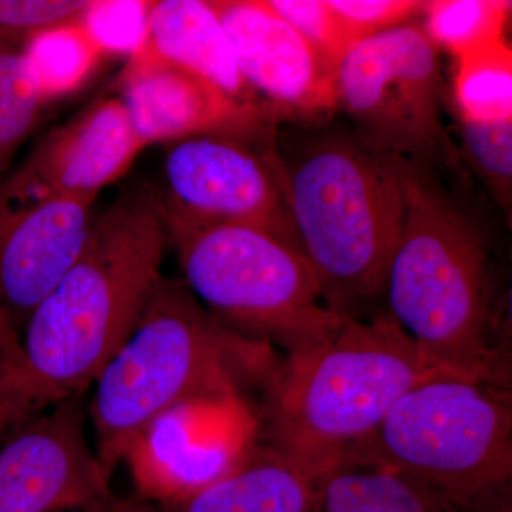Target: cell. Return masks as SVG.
I'll use <instances>...</instances> for the list:
<instances>
[{"instance_id":"d6986e66","label":"cell","mask_w":512,"mask_h":512,"mask_svg":"<svg viewBox=\"0 0 512 512\" xmlns=\"http://www.w3.org/2000/svg\"><path fill=\"white\" fill-rule=\"evenodd\" d=\"M511 2L498 0H439L427 3V36L437 49L456 59L505 40Z\"/></svg>"},{"instance_id":"5b68a950","label":"cell","mask_w":512,"mask_h":512,"mask_svg":"<svg viewBox=\"0 0 512 512\" xmlns=\"http://www.w3.org/2000/svg\"><path fill=\"white\" fill-rule=\"evenodd\" d=\"M255 343L224 328L183 281L163 276L90 387L87 410L103 467L113 476L178 406L231 393L239 360Z\"/></svg>"},{"instance_id":"484cf974","label":"cell","mask_w":512,"mask_h":512,"mask_svg":"<svg viewBox=\"0 0 512 512\" xmlns=\"http://www.w3.org/2000/svg\"><path fill=\"white\" fill-rule=\"evenodd\" d=\"M429 2L416 0H328L349 45L404 25L424 13Z\"/></svg>"},{"instance_id":"8992f818","label":"cell","mask_w":512,"mask_h":512,"mask_svg":"<svg viewBox=\"0 0 512 512\" xmlns=\"http://www.w3.org/2000/svg\"><path fill=\"white\" fill-rule=\"evenodd\" d=\"M167 231L185 286L235 335L291 350L342 320L323 305L308 259L264 229L167 222Z\"/></svg>"},{"instance_id":"9c48e42d","label":"cell","mask_w":512,"mask_h":512,"mask_svg":"<svg viewBox=\"0 0 512 512\" xmlns=\"http://www.w3.org/2000/svg\"><path fill=\"white\" fill-rule=\"evenodd\" d=\"M275 134H204L170 144L165 220L251 225L299 249Z\"/></svg>"},{"instance_id":"2e32d148","label":"cell","mask_w":512,"mask_h":512,"mask_svg":"<svg viewBox=\"0 0 512 512\" xmlns=\"http://www.w3.org/2000/svg\"><path fill=\"white\" fill-rule=\"evenodd\" d=\"M146 40L158 55L204 77L232 99L268 111L239 72L234 47L210 3H151Z\"/></svg>"},{"instance_id":"7402d4cb","label":"cell","mask_w":512,"mask_h":512,"mask_svg":"<svg viewBox=\"0 0 512 512\" xmlns=\"http://www.w3.org/2000/svg\"><path fill=\"white\" fill-rule=\"evenodd\" d=\"M463 151L505 212L512 200V119L478 121L460 117Z\"/></svg>"},{"instance_id":"8fae6325","label":"cell","mask_w":512,"mask_h":512,"mask_svg":"<svg viewBox=\"0 0 512 512\" xmlns=\"http://www.w3.org/2000/svg\"><path fill=\"white\" fill-rule=\"evenodd\" d=\"M144 147L120 97L96 101L49 134L0 187V214L50 198H97Z\"/></svg>"},{"instance_id":"3957f363","label":"cell","mask_w":512,"mask_h":512,"mask_svg":"<svg viewBox=\"0 0 512 512\" xmlns=\"http://www.w3.org/2000/svg\"><path fill=\"white\" fill-rule=\"evenodd\" d=\"M439 373L386 311L343 316L265 372L271 446L329 470L370 439L400 397Z\"/></svg>"},{"instance_id":"f1b7e54d","label":"cell","mask_w":512,"mask_h":512,"mask_svg":"<svg viewBox=\"0 0 512 512\" xmlns=\"http://www.w3.org/2000/svg\"><path fill=\"white\" fill-rule=\"evenodd\" d=\"M113 512H158V510L153 504L137 497L133 500H120Z\"/></svg>"},{"instance_id":"6da1fadb","label":"cell","mask_w":512,"mask_h":512,"mask_svg":"<svg viewBox=\"0 0 512 512\" xmlns=\"http://www.w3.org/2000/svg\"><path fill=\"white\" fill-rule=\"evenodd\" d=\"M167 244L163 200L146 184L94 218L79 258L26 319L18 367L0 377V430L89 392L163 278Z\"/></svg>"},{"instance_id":"f546056e","label":"cell","mask_w":512,"mask_h":512,"mask_svg":"<svg viewBox=\"0 0 512 512\" xmlns=\"http://www.w3.org/2000/svg\"><path fill=\"white\" fill-rule=\"evenodd\" d=\"M119 503V501H117ZM116 504L110 505V507H103V508H97V510L87 511V512H113L114 507H116Z\"/></svg>"},{"instance_id":"cb8c5ba5","label":"cell","mask_w":512,"mask_h":512,"mask_svg":"<svg viewBox=\"0 0 512 512\" xmlns=\"http://www.w3.org/2000/svg\"><path fill=\"white\" fill-rule=\"evenodd\" d=\"M265 3L335 72L350 45L328 0H265Z\"/></svg>"},{"instance_id":"e0dca14e","label":"cell","mask_w":512,"mask_h":512,"mask_svg":"<svg viewBox=\"0 0 512 512\" xmlns=\"http://www.w3.org/2000/svg\"><path fill=\"white\" fill-rule=\"evenodd\" d=\"M456 507L423 481L349 453L323 476L318 512H454Z\"/></svg>"},{"instance_id":"d4e9b609","label":"cell","mask_w":512,"mask_h":512,"mask_svg":"<svg viewBox=\"0 0 512 512\" xmlns=\"http://www.w3.org/2000/svg\"><path fill=\"white\" fill-rule=\"evenodd\" d=\"M150 2H92L82 25L103 53L136 52L147 35Z\"/></svg>"},{"instance_id":"ba28073f","label":"cell","mask_w":512,"mask_h":512,"mask_svg":"<svg viewBox=\"0 0 512 512\" xmlns=\"http://www.w3.org/2000/svg\"><path fill=\"white\" fill-rule=\"evenodd\" d=\"M336 106L372 153L433 170L458 158L441 116L440 52L426 30L404 23L353 43L333 72Z\"/></svg>"},{"instance_id":"7c38bea8","label":"cell","mask_w":512,"mask_h":512,"mask_svg":"<svg viewBox=\"0 0 512 512\" xmlns=\"http://www.w3.org/2000/svg\"><path fill=\"white\" fill-rule=\"evenodd\" d=\"M239 72L276 123H315L338 110L333 72L265 0H212Z\"/></svg>"},{"instance_id":"83f0119b","label":"cell","mask_w":512,"mask_h":512,"mask_svg":"<svg viewBox=\"0 0 512 512\" xmlns=\"http://www.w3.org/2000/svg\"><path fill=\"white\" fill-rule=\"evenodd\" d=\"M454 512H512V483L485 491L473 500L457 505Z\"/></svg>"},{"instance_id":"ffe728a7","label":"cell","mask_w":512,"mask_h":512,"mask_svg":"<svg viewBox=\"0 0 512 512\" xmlns=\"http://www.w3.org/2000/svg\"><path fill=\"white\" fill-rule=\"evenodd\" d=\"M45 101L25 49L0 43V173L35 126Z\"/></svg>"},{"instance_id":"4316f807","label":"cell","mask_w":512,"mask_h":512,"mask_svg":"<svg viewBox=\"0 0 512 512\" xmlns=\"http://www.w3.org/2000/svg\"><path fill=\"white\" fill-rule=\"evenodd\" d=\"M20 362V335L0 302V377L8 375Z\"/></svg>"},{"instance_id":"44dd1931","label":"cell","mask_w":512,"mask_h":512,"mask_svg":"<svg viewBox=\"0 0 512 512\" xmlns=\"http://www.w3.org/2000/svg\"><path fill=\"white\" fill-rule=\"evenodd\" d=\"M23 49L35 64L46 100L79 86L103 53L82 22L37 35Z\"/></svg>"},{"instance_id":"30bf717a","label":"cell","mask_w":512,"mask_h":512,"mask_svg":"<svg viewBox=\"0 0 512 512\" xmlns=\"http://www.w3.org/2000/svg\"><path fill=\"white\" fill-rule=\"evenodd\" d=\"M77 394L13 427L0 448V512H87L119 498L89 439Z\"/></svg>"},{"instance_id":"4fadbf2b","label":"cell","mask_w":512,"mask_h":512,"mask_svg":"<svg viewBox=\"0 0 512 512\" xmlns=\"http://www.w3.org/2000/svg\"><path fill=\"white\" fill-rule=\"evenodd\" d=\"M120 99L146 146L204 134L258 136L276 130L268 111L232 99L204 77L158 55L146 39L128 59Z\"/></svg>"},{"instance_id":"5bb4252c","label":"cell","mask_w":512,"mask_h":512,"mask_svg":"<svg viewBox=\"0 0 512 512\" xmlns=\"http://www.w3.org/2000/svg\"><path fill=\"white\" fill-rule=\"evenodd\" d=\"M96 198L57 197L0 214V302L26 322L83 251Z\"/></svg>"},{"instance_id":"277c9868","label":"cell","mask_w":512,"mask_h":512,"mask_svg":"<svg viewBox=\"0 0 512 512\" xmlns=\"http://www.w3.org/2000/svg\"><path fill=\"white\" fill-rule=\"evenodd\" d=\"M282 158L296 239L318 276L323 305L363 319L384 296L403 228L396 160L335 131L315 134Z\"/></svg>"},{"instance_id":"603a6c76","label":"cell","mask_w":512,"mask_h":512,"mask_svg":"<svg viewBox=\"0 0 512 512\" xmlns=\"http://www.w3.org/2000/svg\"><path fill=\"white\" fill-rule=\"evenodd\" d=\"M86 0H0V43L23 49L33 37L82 22Z\"/></svg>"},{"instance_id":"9a60e30c","label":"cell","mask_w":512,"mask_h":512,"mask_svg":"<svg viewBox=\"0 0 512 512\" xmlns=\"http://www.w3.org/2000/svg\"><path fill=\"white\" fill-rule=\"evenodd\" d=\"M326 471L269 446L160 512H318Z\"/></svg>"},{"instance_id":"ac0fdd59","label":"cell","mask_w":512,"mask_h":512,"mask_svg":"<svg viewBox=\"0 0 512 512\" xmlns=\"http://www.w3.org/2000/svg\"><path fill=\"white\" fill-rule=\"evenodd\" d=\"M456 60L453 93L458 117L511 120L512 52L507 40Z\"/></svg>"},{"instance_id":"52a82bcc","label":"cell","mask_w":512,"mask_h":512,"mask_svg":"<svg viewBox=\"0 0 512 512\" xmlns=\"http://www.w3.org/2000/svg\"><path fill=\"white\" fill-rule=\"evenodd\" d=\"M352 453L467 503L512 483L511 387L439 373L400 397Z\"/></svg>"},{"instance_id":"7a4b0ae2","label":"cell","mask_w":512,"mask_h":512,"mask_svg":"<svg viewBox=\"0 0 512 512\" xmlns=\"http://www.w3.org/2000/svg\"><path fill=\"white\" fill-rule=\"evenodd\" d=\"M404 221L387 272V313L444 373L511 387L510 350L480 229L433 170L394 157Z\"/></svg>"}]
</instances>
